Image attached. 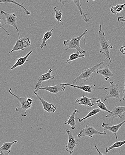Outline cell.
<instances>
[{
    "instance_id": "obj_1",
    "label": "cell",
    "mask_w": 125,
    "mask_h": 155,
    "mask_svg": "<svg viewBox=\"0 0 125 155\" xmlns=\"http://www.w3.org/2000/svg\"><path fill=\"white\" fill-rule=\"evenodd\" d=\"M99 37L100 45V48L99 49L100 53L104 54L108 57L110 61L109 65H110L112 62L111 56H110V51L113 48V47L110 44L109 40H107L106 38L105 33L103 31L102 28L101 24H99Z\"/></svg>"
},
{
    "instance_id": "obj_2",
    "label": "cell",
    "mask_w": 125,
    "mask_h": 155,
    "mask_svg": "<svg viewBox=\"0 0 125 155\" xmlns=\"http://www.w3.org/2000/svg\"><path fill=\"white\" fill-rule=\"evenodd\" d=\"M110 86L107 88H100L96 89L98 90H103L106 92V95L104 98L103 102H105L106 100L110 98H115L118 99L121 101L120 98V92L121 91L118 88V84H115L114 83L113 81H110Z\"/></svg>"
},
{
    "instance_id": "obj_3",
    "label": "cell",
    "mask_w": 125,
    "mask_h": 155,
    "mask_svg": "<svg viewBox=\"0 0 125 155\" xmlns=\"http://www.w3.org/2000/svg\"><path fill=\"white\" fill-rule=\"evenodd\" d=\"M87 32H88V30H86L80 36L74 37L71 40L68 39V40H64L63 41V45L65 46L69 47L65 49V50H68L69 49H75L76 50L80 51L82 54L85 53V51L81 48L80 42L82 38L84 36L86 33Z\"/></svg>"
},
{
    "instance_id": "obj_4",
    "label": "cell",
    "mask_w": 125,
    "mask_h": 155,
    "mask_svg": "<svg viewBox=\"0 0 125 155\" xmlns=\"http://www.w3.org/2000/svg\"><path fill=\"white\" fill-rule=\"evenodd\" d=\"M108 59V57H106L104 60L101 62L93 66L92 67L90 68H87V69H84V70L81 72V73L80 76L75 78L73 81L72 83L75 84L77 81H80L81 80H84V81L86 82L87 81L89 80L90 77L93 73L96 72V70L101 67L102 65L103 64V63Z\"/></svg>"
},
{
    "instance_id": "obj_5",
    "label": "cell",
    "mask_w": 125,
    "mask_h": 155,
    "mask_svg": "<svg viewBox=\"0 0 125 155\" xmlns=\"http://www.w3.org/2000/svg\"><path fill=\"white\" fill-rule=\"evenodd\" d=\"M9 93L15 97L20 102L21 107H20L17 108L16 111L19 112L21 116L26 117L27 115L26 113L27 110L30 109L32 107V105L29 104V102H28V97L27 96L25 97H19L17 96L14 93H12L11 88H10V89H9Z\"/></svg>"
},
{
    "instance_id": "obj_6",
    "label": "cell",
    "mask_w": 125,
    "mask_h": 155,
    "mask_svg": "<svg viewBox=\"0 0 125 155\" xmlns=\"http://www.w3.org/2000/svg\"><path fill=\"white\" fill-rule=\"evenodd\" d=\"M107 133L106 130H103L102 131H99L96 129L94 127L88 125L86 124V127L84 128L81 130L77 135V137L81 138L82 137L88 136L90 138L93 137L95 135H107Z\"/></svg>"
},
{
    "instance_id": "obj_7",
    "label": "cell",
    "mask_w": 125,
    "mask_h": 155,
    "mask_svg": "<svg viewBox=\"0 0 125 155\" xmlns=\"http://www.w3.org/2000/svg\"><path fill=\"white\" fill-rule=\"evenodd\" d=\"M1 15H4L5 16V20H6V23L2 25V23H1V26H3L4 25L8 24V25H10V26H13L17 31V33H18L19 39L20 38V35L19 32V30L18 26H17V17L15 13H8L5 12V10H2L1 12Z\"/></svg>"
},
{
    "instance_id": "obj_8",
    "label": "cell",
    "mask_w": 125,
    "mask_h": 155,
    "mask_svg": "<svg viewBox=\"0 0 125 155\" xmlns=\"http://www.w3.org/2000/svg\"><path fill=\"white\" fill-rule=\"evenodd\" d=\"M31 44V41L30 38L27 37H24L22 38H19L17 41L15 45L13 47L11 51H9V54L12 53L14 51H23L25 48L29 47Z\"/></svg>"
},
{
    "instance_id": "obj_9",
    "label": "cell",
    "mask_w": 125,
    "mask_h": 155,
    "mask_svg": "<svg viewBox=\"0 0 125 155\" xmlns=\"http://www.w3.org/2000/svg\"><path fill=\"white\" fill-rule=\"evenodd\" d=\"M66 131L69 137V141L66 146V150L67 152H69L70 154H72L77 145V141L75 137L69 130L66 129Z\"/></svg>"
},
{
    "instance_id": "obj_10",
    "label": "cell",
    "mask_w": 125,
    "mask_h": 155,
    "mask_svg": "<svg viewBox=\"0 0 125 155\" xmlns=\"http://www.w3.org/2000/svg\"><path fill=\"white\" fill-rule=\"evenodd\" d=\"M112 112V114L109 113L105 116V118H111L113 121L115 118H122L123 116H125V115L123 114L124 112H125V106L123 107L116 106L113 108Z\"/></svg>"
},
{
    "instance_id": "obj_11",
    "label": "cell",
    "mask_w": 125,
    "mask_h": 155,
    "mask_svg": "<svg viewBox=\"0 0 125 155\" xmlns=\"http://www.w3.org/2000/svg\"><path fill=\"white\" fill-rule=\"evenodd\" d=\"M39 90H45L50 92L51 94H56L59 92L64 91L65 90V85H62L61 83H60L54 86H49L47 85L45 87H41L38 88L36 91L37 92Z\"/></svg>"
},
{
    "instance_id": "obj_12",
    "label": "cell",
    "mask_w": 125,
    "mask_h": 155,
    "mask_svg": "<svg viewBox=\"0 0 125 155\" xmlns=\"http://www.w3.org/2000/svg\"><path fill=\"white\" fill-rule=\"evenodd\" d=\"M33 93L36 95V96L39 98V100L41 101V102L42 104L43 107V109L44 110L46 111L48 113H54L56 111V106L55 104L49 103V102L46 101L44 99H43L41 97H40L37 94V92H36L35 90L33 91Z\"/></svg>"
},
{
    "instance_id": "obj_13",
    "label": "cell",
    "mask_w": 125,
    "mask_h": 155,
    "mask_svg": "<svg viewBox=\"0 0 125 155\" xmlns=\"http://www.w3.org/2000/svg\"><path fill=\"white\" fill-rule=\"evenodd\" d=\"M52 72H53V69H50L47 73H44L39 77L37 80L38 81L36 83V85H35V91H36L38 88L42 87L41 84L44 81H46L49 79H53L55 78V77L52 75Z\"/></svg>"
},
{
    "instance_id": "obj_14",
    "label": "cell",
    "mask_w": 125,
    "mask_h": 155,
    "mask_svg": "<svg viewBox=\"0 0 125 155\" xmlns=\"http://www.w3.org/2000/svg\"><path fill=\"white\" fill-rule=\"evenodd\" d=\"M125 123V120L118 124L114 125H111L109 124H106V123H103L102 124V127L104 128V130H108L112 132L114 136H115V138L116 139H117V132L119 130L120 127L123 125V124Z\"/></svg>"
},
{
    "instance_id": "obj_15",
    "label": "cell",
    "mask_w": 125,
    "mask_h": 155,
    "mask_svg": "<svg viewBox=\"0 0 125 155\" xmlns=\"http://www.w3.org/2000/svg\"><path fill=\"white\" fill-rule=\"evenodd\" d=\"M18 141L15 140L12 142H5L0 147V154L1 155H8L11 152L12 147L15 143H17Z\"/></svg>"
},
{
    "instance_id": "obj_16",
    "label": "cell",
    "mask_w": 125,
    "mask_h": 155,
    "mask_svg": "<svg viewBox=\"0 0 125 155\" xmlns=\"http://www.w3.org/2000/svg\"><path fill=\"white\" fill-rule=\"evenodd\" d=\"M96 97L95 98H89L87 97H85L83 95V97H79L78 99H76L75 101V103H78L81 105H84V106H86V107H91L94 106V104L92 103V99H96Z\"/></svg>"
},
{
    "instance_id": "obj_17",
    "label": "cell",
    "mask_w": 125,
    "mask_h": 155,
    "mask_svg": "<svg viewBox=\"0 0 125 155\" xmlns=\"http://www.w3.org/2000/svg\"><path fill=\"white\" fill-rule=\"evenodd\" d=\"M110 65L108 64L107 66H105V67L102 69H98L96 70V73L98 74H100L102 76L105 77V80L106 81L110 79V81H111V78L113 76V74L110 71L109 68V67Z\"/></svg>"
},
{
    "instance_id": "obj_18",
    "label": "cell",
    "mask_w": 125,
    "mask_h": 155,
    "mask_svg": "<svg viewBox=\"0 0 125 155\" xmlns=\"http://www.w3.org/2000/svg\"><path fill=\"white\" fill-rule=\"evenodd\" d=\"M61 84H62V85L71 86L73 88H77V89L82 90L86 93H92L93 92V87L95 86V85H94V86L93 85H83V86H81V85H75V84L67 83H61Z\"/></svg>"
},
{
    "instance_id": "obj_19",
    "label": "cell",
    "mask_w": 125,
    "mask_h": 155,
    "mask_svg": "<svg viewBox=\"0 0 125 155\" xmlns=\"http://www.w3.org/2000/svg\"><path fill=\"white\" fill-rule=\"evenodd\" d=\"M77 109H75V110L73 112L71 115L70 116L69 119L65 121L64 123V124H67L70 125L72 129H75L76 128V122H75V114L76 113L79 112Z\"/></svg>"
},
{
    "instance_id": "obj_20",
    "label": "cell",
    "mask_w": 125,
    "mask_h": 155,
    "mask_svg": "<svg viewBox=\"0 0 125 155\" xmlns=\"http://www.w3.org/2000/svg\"><path fill=\"white\" fill-rule=\"evenodd\" d=\"M33 50L30 51L26 56H24V57H20V58L17 59L16 63L11 68V70L15 69V68H16L17 67H18L21 66L23 65L26 62L28 61V58H29V55L33 52Z\"/></svg>"
},
{
    "instance_id": "obj_21",
    "label": "cell",
    "mask_w": 125,
    "mask_h": 155,
    "mask_svg": "<svg viewBox=\"0 0 125 155\" xmlns=\"http://www.w3.org/2000/svg\"><path fill=\"white\" fill-rule=\"evenodd\" d=\"M54 29H52L50 31H47L45 33L42 39V43L40 46L41 49H43L44 47L47 46V42L48 39H50L53 35V31Z\"/></svg>"
},
{
    "instance_id": "obj_22",
    "label": "cell",
    "mask_w": 125,
    "mask_h": 155,
    "mask_svg": "<svg viewBox=\"0 0 125 155\" xmlns=\"http://www.w3.org/2000/svg\"><path fill=\"white\" fill-rule=\"evenodd\" d=\"M72 1L75 4V5L77 6V8H78V9L80 11L81 16H82V18L84 19V21L85 22L88 23L90 19L87 18L86 16L88 15L85 14L84 11H83V9H82V7H81V2H80V0H72Z\"/></svg>"
},
{
    "instance_id": "obj_23",
    "label": "cell",
    "mask_w": 125,
    "mask_h": 155,
    "mask_svg": "<svg viewBox=\"0 0 125 155\" xmlns=\"http://www.w3.org/2000/svg\"><path fill=\"white\" fill-rule=\"evenodd\" d=\"M2 3H10L15 4L21 7L22 9H24L25 15H29L31 14V13L30 11H29V10H27L26 9L24 5L20 4L18 2L14 1V0H0V3L1 4Z\"/></svg>"
},
{
    "instance_id": "obj_24",
    "label": "cell",
    "mask_w": 125,
    "mask_h": 155,
    "mask_svg": "<svg viewBox=\"0 0 125 155\" xmlns=\"http://www.w3.org/2000/svg\"><path fill=\"white\" fill-rule=\"evenodd\" d=\"M85 57V55L84 54H82L80 51H77L75 53H72L70 55L69 59L66 61V63L70 64L72 61H75L76 59H79V58H84Z\"/></svg>"
},
{
    "instance_id": "obj_25",
    "label": "cell",
    "mask_w": 125,
    "mask_h": 155,
    "mask_svg": "<svg viewBox=\"0 0 125 155\" xmlns=\"http://www.w3.org/2000/svg\"><path fill=\"white\" fill-rule=\"evenodd\" d=\"M125 3L121 5H117L115 6H111L110 10L112 14H117L121 13L125 9Z\"/></svg>"
},
{
    "instance_id": "obj_26",
    "label": "cell",
    "mask_w": 125,
    "mask_h": 155,
    "mask_svg": "<svg viewBox=\"0 0 125 155\" xmlns=\"http://www.w3.org/2000/svg\"><path fill=\"white\" fill-rule=\"evenodd\" d=\"M102 110L101 109H94L90 111L88 113V114H87L85 117H84V118H82V119L79 118V119H78V120H79V122H80V123H81V122H82V121H84L86 119H88V118H90V117H92V116L97 114L98 113H99Z\"/></svg>"
},
{
    "instance_id": "obj_27",
    "label": "cell",
    "mask_w": 125,
    "mask_h": 155,
    "mask_svg": "<svg viewBox=\"0 0 125 155\" xmlns=\"http://www.w3.org/2000/svg\"><path fill=\"white\" fill-rule=\"evenodd\" d=\"M125 144V140L123 141H118L114 143L111 145L110 147H106V153H109V152L112 150L114 148H118V147H121Z\"/></svg>"
},
{
    "instance_id": "obj_28",
    "label": "cell",
    "mask_w": 125,
    "mask_h": 155,
    "mask_svg": "<svg viewBox=\"0 0 125 155\" xmlns=\"http://www.w3.org/2000/svg\"><path fill=\"white\" fill-rule=\"evenodd\" d=\"M53 9L55 12V18L57 21L58 23L61 22L62 23V17L63 15V13L59 8L57 7H54Z\"/></svg>"
},
{
    "instance_id": "obj_29",
    "label": "cell",
    "mask_w": 125,
    "mask_h": 155,
    "mask_svg": "<svg viewBox=\"0 0 125 155\" xmlns=\"http://www.w3.org/2000/svg\"><path fill=\"white\" fill-rule=\"evenodd\" d=\"M96 103L97 106L101 109L102 110L104 111H107V112L109 113L110 114H112V112L111 111L108 109V108L106 107L105 104H104V102H102L101 101V100L100 98L98 99L96 101Z\"/></svg>"
},
{
    "instance_id": "obj_30",
    "label": "cell",
    "mask_w": 125,
    "mask_h": 155,
    "mask_svg": "<svg viewBox=\"0 0 125 155\" xmlns=\"http://www.w3.org/2000/svg\"><path fill=\"white\" fill-rule=\"evenodd\" d=\"M117 20H118V21H119L120 23L123 22H125L124 16L117 17Z\"/></svg>"
},
{
    "instance_id": "obj_31",
    "label": "cell",
    "mask_w": 125,
    "mask_h": 155,
    "mask_svg": "<svg viewBox=\"0 0 125 155\" xmlns=\"http://www.w3.org/2000/svg\"><path fill=\"white\" fill-rule=\"evenodd\" d=\"M120 51H121L123 55H125V46H123L120 48V49H119Z\"/></svg>"
},
{
    "instance_id": "obj_32",
    "label": "cell",
    "mask_w": 125,
    "mask_h": 155,
    "mask_svg": "<svg viewBox=\"0 0 125 155\" xmlns=\"http://www.w3.org/2000/svg\"><path fill=\"white\" fill-rule=\"evenodd\" d=\"M123 100H125V82H124V86L123 89Z\"/></svg>"
},
{
    "instance_id": "obj_33",
    "label": "cell",
    "mask_w": 125,
    "mask_h": 155,
    "mask_svg": "<svg viewBox=\"0 0 125 155\" xmlns=\"http://www.w3.org/2000/svg\"><path fill=\"white\" fill-rule=\"evenodd\" d=\"M59 1H60V2L62 3V5H64L65 3L68 2V1H67V0H59Z\"/></svg>"
},
{
    "instance_id": "obj_34",
    "label": "cell",
    "mask_w": 125,
    "mask_h": 155,
    "mask_svg": "<svg viewBox=\"0 0 125 155\" xmlns=\"http://www.w3.org/2000/svg\"><path fill=\"white\" fill-rule=\"evenodd\" d=\"M94 147H95V148H96V150H97L99 154L103 155V154H102V153H100V151H99V150H98V149L97 146L96 145H94Z\"/></svg>"
},
{
    "instance_id": "obj_35",
    "label": "cell",
    "mask_w": 125,
    "mask_h": 155,
    "mask_svg": "<svg viewBox=\"0 0 125 155\" xmlns=\"http://www.w3.org/2000/svg\"><path fill=\"white\" fill-rule=\"evenodd\" d=\"M89 1L90 0H87V2H89Z\"/></svg>"
},
{
    "instance_id": "obj_36",
    "label": "cell",
    "mask_w": 125,
    "mask_h": 155,
    "mask_svg": "<svg viewBox=\"0 0 125 155\" xmlns=\"http://www.w3.org/2000/svg\"><path fill=\"white\" fill-rule=\"evenodd\" d=\"M93 1H95V0H93Z\"/></svg>"
}]
</instances>
